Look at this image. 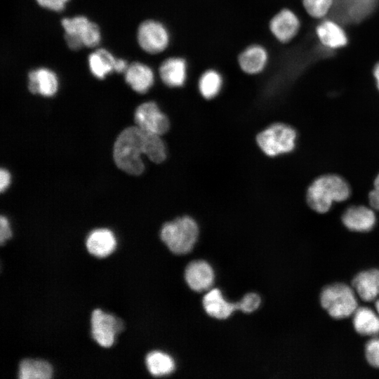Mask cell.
Returning <instances> with one entry per match:
<instances>
[{"mask_svg":"<svg viewBox=\"0 0 379 379\" xmlns=\"http://www.w3.org/2000/svg\"><path fill=\"white\" fill-rule=\"evenodd\" d=\"M350 194V186L343 177L328 173L317 177L309 185L306 201L312 210L325 213L334 202L344 201Z\"/></svg>","mask_w":379,"mask_h":379,"instance_id":"obj_1","label":"cell"},{"mask_svg":"<svg viewBox=\"0 0 379 379\" xmlns=\"http://www.w3.org/2000/svg\"><path fill=\"white\" fill-rule=\"evenodd\" d=\"M146 132L138 126L124 129L114 146V159L117 166L131 175H140L145 169L141 159L145 154Z\"/></svg>","mask_w":379,"mask_h":379,"instance_id":"obj_2","label":"cell"},{"mask_svg":"<svg viewBox=\"0 0 379 379\" xmlns=\"http://www.w3.org/2000/svg\"><path fill=\"white\" fill-rule=\"evenodd\" d=\"M199 234L194 220L189 216L177 218L165 223L160 237L167 247L175 254H185L194 247Z\"/></svg>","mask_w":379,"mask_h":379,"instance_id":"obj_3","label":"cell"},{"mask_svg":"<svg viewBox=\"0 0 379 379\" xmlns=\"http://www.w3.org/2000/svg\"><path fill=\"white\" fill-rule=\"evenodd\" d=\"M320 302L328 314L337 319L352 315L358 307L354 288L343 283L326 286L321 293Z\"/></svg>","mask_w":379,"mask_h":379,"instance_id":"obj_4","label":"cell"},{"mask_svg":"<svg viewBox=\"0 0 379 379\" xmlns=\"http://www.w3.org/2000/svg\"><path fill=\"white\" fill-rule=\"evenodd\" d=\"M297 133L291 126L274 124L259 133L256 137L260 149L269 157H276L293 151Z\"/></svg>","mask_w":379,"mask_h":379,"instance_id":"obj_5","label":"cell"},{"mask_svg":"<svg viewBox=\"0 0 379 379\" xmlns=\"http://www.w3.org/2000/svg\"><path fill=\"white\" fill-rule=\"evenodd\" d=\"M137 39L144 51L149 54H159L168 47L171 34L162 22L155 20H147L139 25Z\"/></svg>","mask_w":379,"mask_h":379,"instance_id":"obj_6","label":"cell"},{"mask_svg":"<svg viewBox=\"0 0 379 379\" xmlns=\"http://www.w3.org/2000/svg\"><path fill=\"white\" fill-rule=\"evenodd\" d=\"M135 121L143 131L159 135L166 133L170 126L167 116L152 101L144 102L137 107Z\"/></svg>","mask_w":379,"mask_h":379,"instance_id":"obj_7","label":"cell"},{"mask_svg":"<svg viewBox=\"0 0 379 379\" xmlns=\"http://www.w3.org/2000/svg\"><path fill=\"white\" fill-rule=\"evenodd\" d=\"M123 328L122 322L112 314L95 310L91 315V333L93 339L101 346L109 347L114 336Z\"/></svg>","mask_w":379,"mask_h":379,"instance_id":"obj_8","label":"cell"},{"mask_svg":"<svg viewBox=\"0 0 379 379\" xmlns=\"http://www.w3.org/2000/svg\"><path fill=\"white\" fill-rule=\"evenodd\" d=\"M300 25L296 14L288 8H284L276 13L270 19L269 29L277 41L286 43L297 34Z\"/></svg>","mask_w":379,"mask_h":379,"instance_id":"obj_9","label":"cell"},{"mask_svg":"<svg viewBox=\"0 0 379 379\" xmlns=\"http://www.w3.org/2000/svg\"><path fill=\"white\" fill-rule=\"evenodd\" d=\"M342 222L345 227L352 232H366L374 227L376 215L371 207L354 205L344 211Z\"/></svg>","mask_w":379,"mask_h":379,"instance_id":"obj_10","label":"cell"},{"mask_svg":"<svg viewBox=\"0 0 379 379\" xmlns=\"http://www.w3.org/2000/svg\"><path fill=\"white\" fill-rule=\"evenodd\" d=\"M269 62V53L263 46L253 44L246 47L238 55L240 69L246 74L256 75L262 72Z\"/></svg>","mask_w":379,"mask_h":379,"instance_id":"obj_11","label":"cell"},{"mask_svg":"<svg viewBox=\"0 0 379 379\" xmlns=\"http://www.w3.org/2000/svg\"><path fill=\"white\" fill-rule=\"evenodd\" d=\"M188 66L186 60L180 56H172L164 60L159 74L162 82L171 88H180L187 79Z\"/></svg>","mask_w":379,"mask_h":379,"instance_id":"obj_12","label":"cell"},{"mask_svg":"<svg viewBox=\"0 0 379 379\" xmlns=\"http://www.w3.org/2000/svg\"><path fill=\"white\" fill-rule=\"evenodd\" d=\"M185 277L188 286L197 292L209 289L214 281L211 266L204 260L191 262L186 267Z\"/></svg>","mask_w":379,"mask_h":379,"instance_id":"obj_13","label":"cell"},{"mask_svg":"<svg viewBox=\"0 0 379 379\" xmlns=\"http://www.w3.org/2000/svg\"><path fill=\"white\" fill-rule=\"evenodd\" d=\"M355 293L364 301L370 302L379 296V269H371L358 273L352 279Z\"/></svg>","mask_w":379,"mask_h":379,"instance_id":"obj_14","label":"cell"},{"mask_svg":"<svg viewBox=\"0 0 379 379\" xmlns=\"http://www.w3.org/2000/svg\"><path fill=\"white\" fill-rule=\"evenodd\" d=\"M125 79L133 91L145 93L154 82V73L147 65L135 62L128 65L125 72Z\"/></svg>","mask_w":379,"mask_h":379,"instance_id":"obj_15","label":"cell"},{"mask_svg":"<svg viewBox=\"0 0 379 379\" xmlns=\"http://www.w3.org/2000/svg\"><path fill=\"white\" fill-rule=\"evenodd\" d=\"M28 77V87L31 93L50 97L57 92L58 81L53 71L45 67L38 68L31 71Z\"/></svg>","mask_w":379,"mask_h":379,"instance_id":"obj_16","label":"cell"},{"mask_svg":"<svg viewBox=\"0 0 379 379\" xmlns=\"http://www.w3.org/2000/svg\"><path fill=\"white\" fill-rule=\"evenodd\" d=\"M203 305L208 314L219 319H226L234 310H239L238 302L232 303L227 302L223 298L220 291L217 288L209 291L204 295Z\"/></svg>","mask_w":379,"mask_h":379,"instance_id":"obj_17","label":"cell"},{"mask_svg":"<svg viewBox=\"0 0 379 379\" xmlns=\"http://www.w3.org/2000/svg\"><path fill=\"white\" fill-rule=\"evenodd\" d=\"M116 244L115 237L110 230L98 229L88 235L86 245L91 254L102 258L109 255L114 250Z\"/></svg>","mask_w":379,"mask_h":379,"instance_id":"obj_18","label":"cell"},{"mask_svg":"<svg viewBox=\"0 0 379 379\" xmlns=\"http://www.w3.org/2000/svg\"><path fill=\"white\" fill-rule=\"evenodd\" d=\"M316 34L320 42L328 48H341L347 44L345 31L332 20L321 22L316 28Z\"/></svg>","mask_w":379,"mask_h":379,"instance_id":"obj_19","label":"cell"},{"mask_svg":"<svg viewBox=\"0 0 379 379\" xmlns=\"http://www.w3.org/2000/svg\"><path fill=\"white\" fill-rule=\"evenodd\" d=\"M352 321L355 331L360 335L373 336L379 333V315L369 307H357Z\"/></svg>","mask_w":379,"mask_h":379,"instance_id":"obj_20","label":"cell"},{"mask_svg":"<svg viewBox=\"0 0 379 379\" xmlns=\"http://www.w3.org/2000/svg\"><path fill=\"white\" fill-rule=\"evenodd\" d=\"M116 58L105 48H100L88 56V65L91 73L97 78L102 79L114 71Z\"/></svg>","mask_w":379,"mask_h":379,"instance_id":"obj_21","label":"cell"},{"mask_svg":"<svg viewBox=\"0 0 379 379\" xmlns=\"http://www.w3.org/2000/svg\"><path fill=\"white\" fill-rule=\"evenodd\" d=\"M222 85V76L215 69L205 70L198 80L199 93L207 100L216 97L220 92Z\"/></svg>","mask_w":379,"mask_h":379,"instance_id":"obj_22","label":"cell"},{"mask_svg":"<svg viewBox=\"0 0 379 379\" xmlns=\"http://www.w3.org/2000/svg\"><path fill=\"white\" fill-rule=\"evenodd\" d=\"M52 373L51 364L43 360L26 359L19 365L18 377L20 379H48Z\"/></svg>","mask_w":379,"mask_h":379,"instance_id":"obj_23","label":"cell"},{"mask_svg":"<svg viewBox=\"0 0 379 379\" xmlns=\"http://www.w3.org/2000/svg\"><path fill=\"white\" fill-rule=\"evenodd\" d=\"M146 365L149 373L154 376L168 375L175 369L173 359L159 351H153L147 355Z\"/></svg>","mask_w":379,"mask_h":379,"instance_id":"obj_24","label":"cell"},{"mask_svg":"<svg viewBox=\"0 0 379 379\" xmlns=\"http://www.w3.org/2000/svg\"><path fill=\"white\" fill-rule=\"evenodd\" d=\"M145 154L149 160L160 164L166 158V148L161 135L145 131Z\"/></svg>","mask_w":379,"mask_h":379,"instance_id":"obj_25","label":"cell"},{"mask_svg":"<svg viewBox=\"0 0 379 379\" xmlns=\"http://www.w3.org/2000/svg\"><path fill=\"white\" fill-rule=\"evenodd\" d=\"M89 23L90 21L86 17L81 15L72 18H64L62 20V25L65 34L77 36L81 41Z\"/></svg>","mask_w":379,"mask_h":379,"instance_id":"obj_26","label":"cell"},{"mask_svg":"<svg viewBox=\"0 0 379 379\" xmlns=\"http://www.w3.org/2000/svg\"><path fill=\"white\" fill-rule=\"evenodd\" d=\"M304 8L314 18L325 16L333 5V0H302Z\"/></svg>","mask_w":379,"mask_h":379,"instance_id":"obj_27","label":"cell"},{"mask_svg":"<svg viewBox=\"0 0 379 379\" xmlns=\"http://www.w3.org/2000/svg\"><path fill=\"white\" fill-rule=\"evenodd\" d=\"M365 355L371 366L379 368V338L374 337L367 342L365 346Z\"/></svg>","mask_w":379,"mask_h":379,"instance_id":"obj_28","label":"cell"},{"mask_svg":"<svg viewBox=\"0 0 379 379\" xmlns=\"http://www.w3.org/2000/svg\"><path fill=\"white\" fill-rule=\"evenodd\" d=\"M261 300L260 296L253 293L245 295L241 301L238 302L239 310L245 313H250L258 308Z\"/></svg>","mask_w":379,"mask_h":379,"instance_id":"obj_29","label":"cell"},{"mask_svg":"<svg viewBox=\"0 0 379 379\" xmlns=\"http://www.w3.org/2000/svg\"><path fill=\"white\" fill-rule=\"evenodd\" d=\"M84 46L95 47L100 41V32L98 26L91 22L82 39Z\"/></svg>","mask_w":379,"mask_h":379,"instance_id":"obj_30","label":"cell"},{"mask_svg":"<svg viewBox=\"0 0 379 379\" xmlns=\"http://www.w3.org/2000/svg\"><path fill=\"white\" fill-rule=\"evenodd\" d=\"M368 200L372 208L379 211V173L373 180V189L368 193Z\"/></svg>","mask_w":379,"mask_h":379,"instance_id":"obj_31","label":"cell"},{"mask_svg":"<svg viewBox=\"0 0 379 379\" xmlns=\"http://www.w3.org/2000/svg\"><path fill=\"white\" fill-rule=\"evenodd\" d=\"M41 6L54 11H61L64 9L69 0H36Z\"/></svg>","mask_w":379,"mask_h":379,"instance_id":"obj_32","label":"cell"},{"mask_svg":"<svg viewBox=\"0 0 379 379\" xmlns=\"http://www.w3.org/2000/svg\"><path fill=\"white\" fill-rule=\"evenodd\" d=\"M11 237V230L8 221L4 216L0 218V243L2 245L4 241Z\"/></svg>","mask_w":379,"mask_h":379,"instance_id":"obj_33","label":"cell"},{"mask_svg":"<svg viewBox=\"0 0 379 379\" xmlns=\"http://www.w3.org/2000/svg\"><path fill=\"white\" fill-rule=\"evenodd\" d=\"M11 181L10 173L6 169L0 171V190L3 192L8 186Z\"/></svg>","mask_w":379,"mask_h":379,"instance_id":"obj_34","label":"cell"},{"mask_svg":"<svg viewBox=\"0 0 379 379\" xmlns=\"http://www.w3.org/2000/svg\"><path fill=\"white\" fill-rule=\"evenodd\" d=\"M128 65L125 60L123 59H116L114 71L121 73L125 72L128 68Z\"/></svg>","mask_w":379,"mask_h":379,"instance_id":"obj_35","label":"cell"},{"mask_svg":"<svg viewBox=\"0 0 379 379\" xmlns=\"http://www.w3.org/2000/svg\"><path fill=\"white\" fill-rule=\"evenodd\" d=\"M373 76L377 83V87L379 90V62L377 63L373 69Z\"/></svg>","mask_w":379,"mask_h":379,"instance_id":"obj_36","label":"cell"},{"mask_svg":"<svg viewBox=\"0 0 379 379\" xmlns=\"http://www.w3.org/2000/svg\"><path fill=\"white\" fill-rule=\"evenodd\" d=\"M375 309L378 314L379 315V299L375 302Z\"/></svg>","mask_w":379,"mask_h":379,"instance_id":"obj_37","label":"cell"}]
</instances>
